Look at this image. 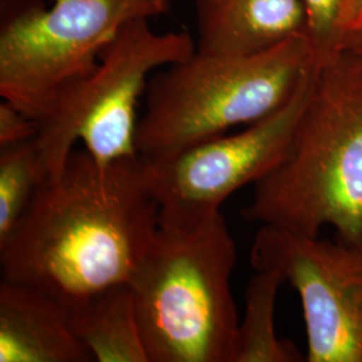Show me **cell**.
Listing matches in <instances>:
<instances>
[{"label": "cell", "instance_id": "cell-1", "mask_svg": "<svg viewBox=\"0 0 362 362\" xmlns=\"http://www.w3.org/2000/svg\"><path fill=\"white\" fill-rule=\"evenodd\" d=\"M143 157L101 168L74 149L0 243L1 279L30 286L70 308L129 284L160 227Z\"/></svg>", "mask_w": 362, "mask_h": 362}, {"label": "cell", "instance_id": "cell-2", "mask_svg": "<svg viewBox=\"0 0 362 362\" xmlns=\"http://www.w3.org/2000/svg\"><path fill=\"white\" fill-rule=\"evenodd\" d=\"M242 215L313 236L329 226L362 243V55L339 49L317 58L288 152L254 184Z\"/></svg>", "mask_w": 362, "mask_h": 362}, {"label": "cell", "instance_id": "cell-3", "mask_svg": "<svg viewBox=\"0 0 362 362\" xmlns=\"http://www.w3.org/2000/svg\"><path fill=\"white\" fill-rule=\"evenodd\" d=\"M236 245L219 212L192 230L158 227L129 285L149 362H233Z\"/></svg>", "mask_w": 362, "mask_h": 362}, {"label": "cell", "instance_id": "cell-4", "mask_svg": "<svg viewBox=\"0 0 362 362\" xmlns=\"http://www.w3.org/2000/svg\"><path fill=\"white\" fill-rule=\"evenodd\" d=\"M315 59L308 37L266 52H194L155 73L145 91L137 149L146 160L177 153L270 116L293 97Z\"/></svg>", "mask_w": 362, "mask_h": 362}, {"label": "cell", "instance_id": "cell-5", "mask_svg": "<svg viewBox=\"0 0 362 362\" xmlns=\"http://www.w3.org/2000/svg\"><path fill=\"white\" fill-rule=\"evenodd\" d=\"M194 52L188 31L156 33L146 18L127 22L90 74L67 83L37 119L35 144L47 179L64 170L78 141L101 168L139 157L137 107L149 79Z\"/></svg>", "mask_w": 362, "mask_h": 362}, {"label": "cell", "instance_id": "cell-6", "mask_svg": "<svg viewBox=\"0 0 362 362\" xmlns=\"http://www.w3.org/2000/svg\"><path fill=\"white\" fill-rule=\"evenodd\" d=\"M49 1H0V95L35 119L67 83L90 74L127 22L170 11L169 0Z\"/></svg>", "mask_w": 362, "mask_h": 362}, {"label": "cell", "instance_id": "cell-7", "mask_svg": "<svg viewBox=\"0 0 362 362\" xmlns=\"http://www.w3.org/2000/svg\"><path fill=\"white\" fill-rule=\"evenodd\" d=\"M317 58L281 109L246 129L226 133L173 155L146 160L160 227L192 230L221 212L223 203L275 168L288 152L310 95Z\"/></svg>", "mask_w": 362, "mask_h": 362}, {"label": "cell", "instance_id": "cell-8", "mask_svg": "<svg viewBox=\"0 0 362 362\" xmlns=\"http://www.w3.org/2000/svg\"><path fill=\"white\" fill-rule=\"evenodd\" d=\"M250 260L297 291L308 362H362V243L262 224Z\"/></svg>", "mask_w": 362, "mask_h": 362}, {"label": "cell", "instance_id": "cell-9", "mask_svg": "<svg viewBox=\"0 0 362 362\" xmlns=\"http://www.w3.org/2000/svg\"><path fill=\"white\" fill-rule=\"evenodd\" d=\"M196 52L248 55L308 37L302 0H194Z\"/></svg>", "mask_w": 362, "mask_h": 362}, {"label": "cell", "instance_id": "cell-10", "mask_svg": "<svg viewBox=\"0 0 362 362\" xmlns=\"http://www.w3.org/2000/svg\"><path fill=\"white\" fill-rule=\"evenodd\" d=\"M0 362H94L58 299L1 279Z\"/></svg>", "mask_w": 362, "mask_h": 362}, {"label": "cell", "instance_id": "cell-11", "mask_svg": "<svg viewBox=\"0 0 362 362\" xmlns=\"http://www.w3.org/2000/svg\"><path fill=\"white\" fill-rule=\"evenodd\" d=\"M67 309L94 362H149L129 284L110 286Z\"/></svg>", "mask_w": 362, "mask_h": 362}, {"label": "cell", "instance_id": "cell-12", "mask_svg": "<svg viewBox=\"0 0 362 362\" xmlns=\"http://www.w3.org/2000/svg\"><path fill=\"white\" fill-rule=\"evenodd\" d=\"M282 276L257 270L246 288V310L239 321L233 362H302L306 356L275 329V308Z\"/></svg>", "mask_w": 362, "mask_h": 362}, {"label": "cell", "instance_id": "cell-13", "mask_svg": "<svg viewBox=\"0 0 362 362\" xmlns=\"http://www.w3.org/2000/svg\"><path fill=\"white\" fill-rule=\"evenodd\" d=\"M46 180L35 139L0 148V243L7 239Z\"/></svg>", "mask_w": 362, "mask_h": 362}, {"label": "cell", "instance_id": "cell-14", "mask_svg": "<svg viewBox=\"0 0 362 362\" xmlns=\"http://www.w3.org/2000/svg\"><path fill=\"white\" fill-rule=\"evenodd\" d=\"M348 0H302L308 18V39L317 58L339 50L341 15Z\"/></svg>", "mask_w": 362, "mask_h": 362}, {"label": "cell", "instance_id": "cell-15", "mask_svg": "<svg viewBox=\"0 0 362 362\" xmlns=\"http://www.w3.org/2000/svg\"><path fill=\"white\" fill-rule=\"evenodd\" d=\"M38 134V121L26 115L13 103H0V148L34 140Z\"/></svg>", "mask_w": 362, "mask_h": 362}, {"label": "cell", "instance_id": "cell-16", "mask_svg": "<svg viewBox=\"0 0 362 362\" xmlns=\"http://www.w3.org/2000/svg\"><path fill=\"white\" fill-rule=\"evenodd\" d=\"M358 26H362V0H348L341 15L342 34Z\"/></svg>", "mask_w": 362, "mask_h": 362}, {"label": "cell", "instance_id": "cell-17", "mask_svg": "<svg viewBox=\"0 0 362 362\" xmlns=\"http://www.w3.org/2000/svg\"><path fill=\"white\" fill-rule=\"evenodd\" d=\"M339 49L362 55V26L346 30L339 40Z\"/></svg>", "mask_w": 362, "mask_h": 362}]
</instances>
